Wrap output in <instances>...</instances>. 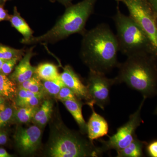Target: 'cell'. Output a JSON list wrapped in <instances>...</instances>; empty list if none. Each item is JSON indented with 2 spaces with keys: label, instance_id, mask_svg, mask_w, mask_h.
<instances>
[{
  "label": "cell",
  "instance_id": "3957f363",
  "mask_svg": "<svg viewBox=\"0 0 157 157\" xmlns=\"http://www.w3.org/2000/svg\"><path fill=\"white\" fill-rule=\"evenodd\" d=\"M115 84L125 83L130 88L147 98L157 95V71L151 59L144 52L127 56L120 63Z\"/></svg>",
  "mask_w": 157,
  "mask_h": 157
},
{
  "label": "cell",
  "instance_id": "52a82bcc",
  "mask_svg": "<svg viewBox=\"0 0 157 157\" xmlns=\"http://www.w3.org/2000/svg\"><path fill=\"white\" fill-rule=\"evenodd\" d=\"M146 99V97H143L138 109L130 116L127 123L118 128L115 134L109 137L108 140H100L102 145L99 147L103 153L110 150H115L116 151L120 150L134 140L136 136V129L143 123L141 117V109Z\"/></svg>",
  "mask_w": 157,
  "mask_h": 157
},
{
  "label": "cell",
  "instance_id": "e575fe53",
  "mask_svg": "<svg viewBox=\"0 0 157 157\" xmlns=\"http://www.w3.org/2000/svg\"><path fill=\"white\" fill-rule=\"evenodd\" d=\"M5 3L3 0H0V6H4Z\"/></svg>",
  "mask_w": 157,
  "mask_h": 157
},
{
  "label": "cell",
  "instance_id": "44dd1931",
  "mask_svg": "<svg viewBox=\"0 0 157 157\" xmlns=\"http://www.w3.org/2000/svg\"><path fill=\"white\" fill-rule=\"evenodd\" d=\"M42 84L45 93L55 97L61 89L65 86L60 77L53 80H43Z\"/></svg>",
  "mask_w": 157,
  "mask_h": 157
},
{
  "label": "cell",
  "instance_id": "8992f818",
  "mask_svg": "<svg viewBox=\"0 0 157 157\" xmlns=\"http://www.w3.org/2000/svg\"><path fill=\"white\" fill-rule=\"evenodd\" d=\"M128 10L129 16L137 23L147 37L157 56V24L155 16L146 0H120Z\"/></svg>",
  "mask_w": 157,
  "mask_h": 157
},
{
  "label": "cell",
  "instance_id": "d6986e66",
  "mask_svg": "<svg viewBox=\"0 0 157 157\" xmlns=\"http://www.w3.org/2000/svg\"><path fill=\"white\" fill-rule=\"evenodd\" d=\"M39 108V106L34 107H18V108L14 110L13 118L19 123H27L33 120Z\"/></svg>",
  "mask_w": 157,
  "mask_h": 157
},
{
  "label": "cell",
  "instance_id": "30bf717a",
  "mask_svg": "<svg viewBox=\"0 0 157 157\" xmlns=\"http://www.w3.org/2000/svg\"><path fill=\"white\" fill-rule=\"evenodd\" d=\"M60 77L65 85L72 90L79 100H85L87 104L92 102L87 86L82 83L71 66H65L63 72L60 74Z\"/></svg>",
  "mask_w": 157,
  "mask_h": 157
},
{
  "label": "cell",
  "instance_id": "7a4b0ae2",
  "mask_svg": "<svg viewBox=\"0 0 157 157\" xmlns=\"http://www.w3.org/2000/svg\"><path fill=\"white\" fill-rule=\"evenodd\" d=\"M97 0H82L66 7L64 13L55 25L45 34L21 42L26 45L54 44L75 34L82 35L86 25L93 14Z\"/></svg>",
  "mask_w": 157,
  "mask_h": 157
},
{
  "label": "cell",
  "instance_id": "7c38bea8",
  "mask_svg": "<svg viewBox=\"0 0 157 157\" xmlns=\"http://www.w3.org/2000/svg\"><path fill=\"white\" fill-rule=\"evenodd\" d=\"M34 46L26 50L25 54L10 76V78L16 84H19L28 80L35 74L36 67L32 66L31 63V59L35 55L33 52Z\"/></svg>",
  "mask_w": 157,
  "mask_h": 157
},
{
  "label": "cell",
  "instance_id": "d6a6232c",
  "mask_svg": "<svg viewBox=\"0 0 157 157\" xmlns=\"http://www.w3.org/2000/svg\"><path fill=\"white\" fill-rule=\"evenodd\" d=\"M5 61H6V60L0 59V71H1V70H2V67L3 64H4Z\"/></svg>",
  "mask_w": 157,
  "mask_h": 157
},
{
  "label": "cell",
  "instance_id": "f546056e",
  "mask_svg": "<svg viewBox=\"0 0 157 157\" xmlns=\"http://www.w3.org/2000/svg\"><path fill=\"white\" fill-rule=\"evenodd\" d=\"M8 140V137L6 133L2 131H0V143L1 145L6 144Z\"/></svg>",
  "mask_w": 157,
  "mask_h": 157
},
{
  "label": "cell",
  "instance_id": "d4e9b609",
  "mask_svg": "<svg viewBox=\"0 0 157 157\" xmlns=\"http://www.w3.org/2000/svg\"><path fill=\"white\" fill-rule=\"evenodd\" d=\"M56 98L61 101L64 100H79L73 91L66 86H63L61 89Z\"/></svg>",
  "mask_w": 157,
  "mask_h": 157
},
{
  "label": "cell",
  "instance_id": "ab89813d",
  "mask_svg": "<svg viewBox=\"0 0 157 157\" xmlns=\"http://www.w3.org/2000/svg\"><path fill=\"white\" fill-rule=\"evenodd\" d=\"M0 97H1V96H0Z\"/></svg>",
  "mask_w": 157,
  "mask_h": 157
},
{
  "label": "cell",
  "instance_id": "e0dca14e",
  "mask_svg": "<svg viewBox=\"0 0 157 157\" xmlns=\"http://www.w3.org/2000/svg\"><path fill=\"white\" fill-rule=\"evenodd\" d=\"M35 73L42 80H53L60 77L57 67L51 63H43L38 65Z\"/></svg>",
  "mask_w": 157,
  "mask_h": 157
},
{
  "label": "cell",
  "instance_id": "7402d4cb",
  "mask_svg": "<svg viewBox=\"0 0 157 157\" xmlns=\"http://www.w3.org/2000/svg\"><path fill=\"white\" fill-rule=\"evenodd\" d=\"M14 110L4 104L0 105V128L5 126L14 117Z\"/></svg>",
  "mask_w": 157,
  "mask_h": 157
},
{
  "label": "cell",
  "instance_id": "9c48e42d",
  "mask_svg": "<svg viewBox=\"0 0 157 157\" xmlns=\"http://www.w3.org/2000/svg\"><path fill=\"white\" fill-rule=\"evenodd\" d=\"M42 130L38 125L27 128L18 127L14 138L17 148L24 155L32 154L39 148L42 139Z\"/></svg>",
  "mask_w": 157,
  "mask_h": 157
},
{
  "label": "cell",
  "instance_id": "8fae6325",
  "mask_svg": "<svg viewBox=\"0 0 157 157\" xmlns=\"http://www.w3.org/2000/svg\"><path fill=\"white\" fill-rule=\"evenodd\" d=\"M93 102L88 104L92 113L87 123L88 137L90 141L106 136L109 132V124L102 116L96 112Z\"/></svg>",
  "mask_w": 157,
  "mask_h": 157
},
{
  "label": "cell",
  "instance_id": "ffe728a7",
  "mask_svg": "<svg viewBox=\"0 0 157 157\" xmlns=\"http://www.w3.org/2000/svg\"><path fill=\"white\" fill-rule=\"evenodd\" d=\"M26 50L24 48L16 49L0 43V59L8 60L13 58H22Z\"/></svg>",
  "mask_w": 157,
  "mask_h": 157
},
{
  "label": "cell",
  "instance_id": "1f68e13d",
  "mask_svg": "<svg viewBox=\"0 0 157 157\" xmlns=\"http://www.w3.org/2000/svg\"><path fill=\"white\" fill-rule=\"evenodd\" d=\"M12 156L9 154L5 149L0 148V157H11Z\"/></svg>",
  "mask_w": 157,
  "mask_h": 157
},
{
  "label": "cell",
  "instance_id": "74e56055",
  "mask_svg": "<svg viewBox=\"0 0 157 157\" xmlns=\"http://www.w3.org/2000/svg\"><path fill=\"white\" fill-rule=\"evenodd\" d=\"M3 1H4V2H6V1H8V0H3Z\"/></svg>",
  "mask_w": 157,
  "mask_h": 157
},
{
  "label": "cell",
  "instance_id": "836d02e7",
  "mask_svg": "<svg viewBox=\"0 0 157 157\" xmlns=\"http://www.w3.org/2000/svg\"><path fill=\"white\" fill-rule=\"evenodd\" d=\"M4 103H5V99L2 97H0V105L4 104Z\"/></svg>",
  "mask_w": 157,
  "mask_h": 157
},
{
  "label": "cell",
  "instance_id": "cb8c5ba5",
  "mask_svg": "<svg viewBox=\"0 0 157 157\" xmlns=\"http://www.w3.org/2000/svg\"><path fill=\"white\" fill-rule=\"evenodd\" d=\"M22 58L17 57L10 59L6 60L3 64L0 73L8 76L13 71L14 68L16 67L17 63Z\"/></svg>",
  "mask_w": 157,
  "mask_h": 157
},
{
  "label": "cell",
  "instance_id": "277c9868",
  "mask_svg": "<svg viewBox=\"0 0 157 157\" xmlns=\"http://www.w3.org/2000/svg\"><path fill=\"white\" fill-rule=\"evenodd\" d=\"M48 152L52 157H95L103 154L92 141L63 126L52 131Z\"/></svg>",
  "mask_w": 157,
  "mask_h": 157
},
{
  "label": "cell",
  "instance_id": "ba28073f",
  "mask_svg": "<svg viewBox=\"0 0 157 157\" xmlns=\"http://www.w3.org/2000/svg\"><path fill=\"white\" fill-rule=\"evenodd\" d=\"M106 74L90 70L87 87L92 102L104 110L109 101V93L115 85L114 78H109Z\"/></svg>",
  "mask_w": 157,
  "mask_h": 157
},
{
  "label": "cell",
  "instance_id": "83f0119b",
  "mask_svg": "<svg viewBox=\"0 0 157 157\" xmlns=\"http://www.w3.org/2000/svg\"><path fill=\"white\" fill-rule=\"evenodd\" d=\"M11 14L4 8V6H0V22L3 21H9Z\"/></svg>",
  "mask_w": 157,
  "mask_h": 157
},
{
  "label": "cell",
  "instance_id": "8d00e7d4",
  "mask_svg": "<svg viewBox=\"0 0 157 157\" xmlns=\"http://www.w3.org/2000/svg\"><path fill=\"white\" fill-rule=\"evenodd\" d=\"M116 1H117V2H119L120 0H115Z\"/></svg>",
  "mask_w": 157,
  "mask_h": 157
},
{
  "label": "cell",
  "instance_id": "484cf974",
  "mask_svg": "<svg viewBox=\"0 0 157 157\" xmlns=\"http://www.w3.org/2000/svg\"><path fill=\"white\" fill-rule=\"evenodd\" d=\"M145 146L146 153L149 157H157V139L147 143Z\"/></svg>",
  "mask_w": 157,
  "mask_h": 157
},
{
  "label": "cell",
  "instance_id": "9a60e30c",
  "mask_svg": "<svg viewBox=\"0 0 157 157\" xmlns=\"http://www.w3.org/2000/svg\"><path fill=\"white\" fill-rule=\"evenodd\" d=\"M147 142L141 141L137 135L129 145L120 150L117 151V157H141L144 156L143 148Z\"/></svg>",
  "mask_w": 157,
  "mask_h": 157
},
{
  "label": "cell",
  "instance_id": "2e32d148",
  "mask_svg": "<svg viewBox=\"0 0 157 157\" xmlns=\"http://www.w3.org/2000/svg\"><path fill=\"white\" fill-rule=\"evenodd\" d=\"M53 104L50 100L43 101L39 107L33 121L40 128L45 126L50 119L52 111Z\"/></svg>",
  "mask_w": 157,
  "mask_h": 157
},
{
  "label": "cell",
  "instance_id": "6da1fadb",
  "mask_svg": "<svg viewBox=\"0 0 157 157\" xmlns=\"http://www.w3.org/2000/svg\"><path fill=\"white\" fill-rule=\"evenodd\" d=\"M80 57L90 70L106 74L118 67L116 36L108 25L100 24L82 34Z\"/></svg>",
  "mask_w": 157,
  "mask_h": 157
},
{
  "label": "cell",
  "instance_id": "ac0fdd59",
  "mask_svg": "<svg viewBox=\"0 0 157 157\" xmlns=\"http://www.w3.org/2000/svg\"><path fill=\"white\" fill-rule=\"evenodd\" d=\"M16 83L7 75L0 73V96L10 98L17 91Z\"/></svg>",
  "mask_w": 157,
  "mask_h": 157
},
{
  "label": "cell",
  "instance_id": "4dcf8cb0",
  "mask_svg": "<svg viewBox=\"0 0 157 157\" xmlns=\"http://www.w3.org/2000/svg\"><path fill=\"white\" fill-rule=\"evenodd\" d=\"M51 2H58L60 3L65 7H67L72 4V2L73 0H50Z\"/></svg>",
  "mask_w": 157,
  "mask_h": 157
},
{
  "label": "cell",
  "instance_id": "d590c367",
  "mask_svg": "<svg viewBox=\"0 0 157 157\" xmlns=\"http://www.w3.org/2000/svg\"><path fill=\"white\" fill-rule=\"evenodd\" d=\"M154 114H156V115H157V107H156V108L155 109Z\"/></svg>",
  "mask_w": 157,
  "mask_h": 157
},
{
  "label": "cell",
  "instance_id": "4fadbf2b",
  "mask_svg": "<svg viewBox=\"0 0 157 157\" xmlns=\"http://www.w3.org/2000/svg\"><path fill=\"white\" fill-rule=\"evenodd\" d=\"M9 21L12 26L22 35L23 38L21 41H27L34 36V31L30 27L25 20L21 17L15 6L13 10V14H11Z\"/></svg>",
  "mask_w": 157,
  "mask_h": 157
},
{
  "label": "cell",
  "instance_id": "4316f807",
  "mask_svg": "<svg viewBox=\"0 0 157 157\" xmlns=\"http://www.w3.org/2000/svg\"><path fill=\"white\" fill-rule=\"evenodd\" d=\"M16 94H17L16 99H22V98L38 97V96L44 97L45 96V94H36V93L33 92L29 90L21 88H17Z\"/></svg>",
  "mask_w": 157,
  "mask_h": 157
},
{
  "label": "cell",
  "instance_id": "f1b7e54d",
  "mask_svg": "<svg viewBox=\"0 0 157 157\" xmlns=\"http://www.w3.org/2000/svg\"><path fill=\"white\" fill-rule=\"evenodd\" d=\"M157 17V0H146Z\"/></svg>",
  "mask_w": 157,
  "mask_h": 157
},
{
  "label": "cell",
  "instance_id": "5b68a950",
  "mask_svg": "<svg viewBox=\"0 0 157 157\" xmlns=\"http://www.w3.org/2000/svg\"><path fill=\"white\" fill-rule=\"evenodd\" d=\"M117 30L116 36L119 49L127 56L144 52L149 48L154 52L151 44L142 30L130 16L122 13L119 6L112 17Z\"/></svg>",
  "mask_w": 157,
  "mask_h": 157
},
{
  "label": "cell",
  "instance_id": "f35d334b",
  "mask_svg": "<svg viewBox=\"0 0 157 157\" xmlns=\"http://www.w3.org/2000/svg\"><path fill=\"white\" fill-rule=\"evenodd\" d=\"M0 145H1V143H0Z\"/></svg>",
  "mask_w": 157,
  "mask_h": 157
},
{
  "label": "cell",
  "instance_id": "5bb4252c",
  "mask_svg": "<svg viewBox=\"0 0 157 157\" xmlns=\"http://www.w3.org/2000/svg\"><path fill=\"white\" fill-rule=\"evenodd\" d=\"M61 102L74 118L81 129V132L83 133H87V124L82 115V104L80 100H64L62 101Z\"/></svg>",
  "mask_w": 157,
  "mask_h": 157
},
{
  "label": "cell",
  "instance_id": "603a6c76",
  "mask_svg": "<svg viewBox=\"0 0 157 157\" xmlns=\"http://www.w3.org/2000/svg\"><path fill=\"white\" fill-rule=\"evenodd\" d=\"M43 96L16 99L15 104L18 107H38L43 98Z\"/></svg>",
  "mask_w": 157,
  "mask_h": 157
}]
</instances>
